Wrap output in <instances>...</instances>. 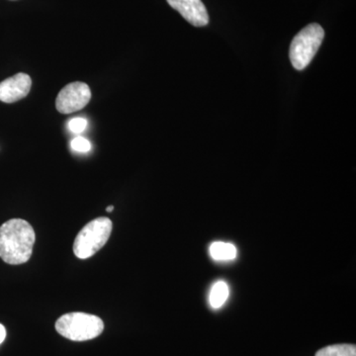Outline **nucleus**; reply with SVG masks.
<instances>
[{"label":"nucleus","instance_id":"1","mask_svg":"<svg viewBox=\"0 0 356 356\" xmlns=\"http://www.w3.org/2000/svg\"><path fill=\"white\" fill-rule=\"evenodd\" d=\"M36 241L31 225L22 219H11L0 227V257L11 266L29 261Z\"/></svg>","mask_w":356,"mask_h":356},{"label":"nucleus","instance_id":"2","mask_svg":"<svg viewBox=\"0 0 356 356\" xmlns=\"http://www.w3.org/2000/svg\"><path fill=\"white\" fill-rule=\"evenodd\" d=\"M56 330L70 341H86L99 337L104 330V323L97 316L74 312L58 318Z\"/></svg>","mask_w":356,"mask_h":356},{"label":"nucleus","instance_id":"3","mask_svg":"<svg viewBox=\"0 0 356 356\" xmlns=\"http://www.w3.org/2000/svg\"><path fill=\"white\" fill-rule=\"evenodd\" d=\"M111 220L100 217L86 224L76 236L74 243V254L81 259H89L99 252L111 236Z\"/></svg>","mask_w":356,"mask_h":356},{"label":"nucleus","instance_id":"4","mask_svg":"<svg viewBox=\"0 0 356 356\" xmlns=\"http://www.w3.org/2000/svg\"><path fill=\"white\" fill-rule=\"evenodd\" d=\"M325 38L322 26L312 23L294 37L290 46L289 57L293 67L303 70L308 67Z\"/></svg>","mask_w":356,"mask_h":356},{"label":"nucleus","instance_id":"5","mask_svg":"<svg viewBox=\"0 0 356 356\" xmlns=\"http://www.w3.org/2000/svg\"><path fill=\"white\" fill-rule=\"evenodd\" d=\"M91 99L88 84L76 81L65 86L56 99V108L62 114H70L83 109Z\"/></svg>","mask_w":356,"mask_h":356},{"label":"nucleus","instance_id":"6","mask_svg":"<svg viewBox=\"0 0 356 356\" xmlns=\"http://www.w3.org/2000/svg\"><path fill=\"white\" fill-rule=\"evenodd\" d=\"M32 79L24 72L8 77L0 83V102L14 103L25 98L31 90Z\"/></svg>","mask_w":356,"mask_h":356},{"label":"nucleus","instance_id":"7","mask_svg":"<svg viewBox=\"0 0 356 356\" xmlns=\"http://www.w3.org/2000/svg\"><path fill=\"white\" fill-rule=\"evenodd\" d=\"M166 1L191 25L195 27H204L209 23L207 9L201 0H166Z\"/></svg>","mask_w":356,"mask_h":356},{"label":"nucleus","instance_id":"8","mask_svg":"<svg viewBox=\"0 0 356 356\" xmlns=\"http://www.w3.org/2000/svg\"><path fill=\"white\" fill-rule=\"evenodd\" d=\"M209 252L214 261H233L236 257V248L233 243L215 242L210 245Z\"/></svg>","mask_w":356,"mask_h":356},{"label":"nucleus","instance_id":"9","mask_svg":"<svg viewBox=\"0 0 356 356\" xmlns=\"http://www.w3.org/2000/svg\"><path fill=\"white\" fill-rule=\"evenodd\" d=\"M229 290L224 280H219L211 288L209 304L213 309H220L228 299Z\"/></svg>","mask_w":356,"mask_h":356},{"label":"nucleus","instance_id":"10","mask_svg":"<svg viewBox=\"0 0 356 356\" xmlns=\"http://www.w3.org/2000/svg\"><path fill=\"white\" fill-rule=\"evenodd\" d=\"M316 356H356V346L350 343L334 344L318 350Z\"/></svg>","mask_w":356,"mask_h":356},{"label":"nucleus","instance_id":"11","mask_svg":"<svg viewBox=\"0 0 356 356\" xmlns=\"http://www.w3.org/2000/svg\"><path fill=\"white\" fill-rule=\"evenodd\" d=\"M72 147L74 151L79 152V153H88L90 151L91 144L86 138L76 137L72 140Z\"/></svg>","mask_w":356,"mask_h":356},{"label":"nucleus","instance_id":"12","mask_svg":"<svg viewBox=\"0 0 356 356\" xmlns=\"http://www.w3.org/2000/svg\"><path fill=\"white\" fill-rule=\"evenodd\" d=\"M69 129L72 131V133L79 134L83 133L84 130H86V127H88V120L84 118H77L72 119L69 122Z\"/></svg>","mask_w":356,"mask_h":356},{"label":"nucleus","instance_id":"13","mask_svg":"<svg viewBox=\"0 0 356 356\" xmlns=\"http://www.w3.org/2000/svg\"><path fill=\"white\" fill-rule=\"evenodd\" d=\"M6 337V330L1 324H0V344L3 343Z\"/></svg>","mask_w":356,"mask_h":356},{"label":"nucleus","instance_id":"14","mask_svg":"<svg viewBox=\"0 0 356 356\" xmlns=\"http://www.w3.org/2000/svg\"><path fill=\"white\" fill-rule=\"evenodd\" d=\"M107 212H112V211L114 210V206H109V207H107Z\"/></svg>","mask_w":356,"mask_h":356}]
</instances>
